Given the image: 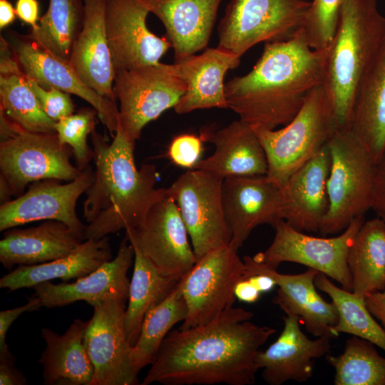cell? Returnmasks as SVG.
Masks as SVG:
<instances>
[{
  "instance_id": "cell-1",
  "label": "cell",
  "mask_w": 385,
  "mask_h": 385,
  "mask_svg": "<svg viewBox=\"0 0 385 385\" xmlns=\"http://www.w3.org/2000/svg\"><path fill=\"white\" fill-rule=\"evenodd\" d=\"M253 313L232 307L196 327L170 331L141 385H250L260 347L276 332L252 322Z\"/></svg>"
},
{
  "instance_id": "cell-2",
  "label": "cell",
  "mask_w": 385,
  "mask_h": 385,
  "mask_svg": "<svg viewBox=\"0 0 385 385\" xmlns=\"http://www.w3.org/2000/svg\"><path fill=\"white\" fill-rule=\"evenodd\" d=\"M327 53L312 48L302 29L286 41L266 43L253 68L225 83L228 108L253 128L285 125L323 85Z\"/></svg>"
},
{
  "instance_id": "cell-3",
  "label": "cell",
  "mask_w": 385,
  "mask_h": 385,
  "mask_svg": "<svg viewBox=\"0 0 385 385\" xmlns=\"http://www.w3.org/2000/svg\"><path fill=\"white\" fill-rule=\"evenodd\" d=\"M91 142L96 170L83 202V218L88 223L83 240L137 227L168 195V188L156 187L159 175L154 165L136 167L135 143L118 127L111 143L95 130Z\"/></svg>"
},
{
  "instance_id": "cell-4",
  "label": "cell",
  "mask_w": 385,
  "mask_h": 385,
  "mask_svg": "<svg viewBox=\"0 0 385 385\" xmlns=\"http://www.w3.org/2000/svg\"><path fill=\"white\" fill-rule=\"evenodd\" d=\"M384 43L377 0H344L323 83L339 129H349L359 88Z\"/></svg>"
},
{
  "instance_id": "cell-5",
  "label": "cell",
  "mask_w": 385,
  "mask_h": 385,
  "mask_svg": "<svg viewBox=\"0 0 385 385\" xmlns=\"http://www.w3.org/2000/svg\"><path fill=\"white\" fill-rule=\"evenodd\" d=\"M253 128L266 154L267 176L281 188L294 171L327 145L339 129L323 85L309 93L301 109L283 128Z\"/></svg>"
},
{
  "instance_id": "cell-6",
  "label": "cell",
  "mask_w": 385,
  "mask_h": 385,
  "mask_svg": "<svg viewBox=\"0 0 385 385\" xmlns=\"http://www.w3.org/2000/svg\"><path fill=\"white\" fill-rule=\"evenodd\" d=\"M331 165L327 180L329 209L319 232L344 231L356 217L371 210L376 163L349 129H339L327 143Z\"/></svg>"
},
{
  "instance_id": "cell-7",
  "label": "cell",
  "mask_w": 385,
  "mask_h": 385,
  "mask_svg": "<svg viewBox=\"0 0 385 385\" xmlns=\"http://www.w3.org/2000/svg\"><path fill=\"white\" fill-rule=\"evenodd\" d=\"M311 1L231 0L218 28V48L237 57L261 42L289 39L303 26Z\"/></svg>"
},
{
  "instance_id": "cell-8",
  "label": "cell",
  "mask_w": 385,
  "mask_h": 385,
  "mask_svg": "<svg viewBox=\"0 0 385 385\" xmlns=\"http://www.w3.org/2000/svg\"><path fill=\"white\" fill-rule=\"evenodd\" d=\"M185 89L173 64L159 62L116 71L113 92L119 103L118 127L135 143L144 126L174 108Z\"/></svg>"
},
{
  "instance_id": "cell-9",
  "label": "cell",
  "mask_w": 385,
  "mask_h": 385,
  "mask_svg": "<svg viewBox=\"0 0 385 385\" xmlns=\"http://www.w3.org/2000/svg\"><path fill=\"white\" fill-rule=\"evenodd\" d=\"M364 221V215L356 217L337 236L319 237L296 230L282 220L274 227L275 235L271 245L253 257L274 269L287 262L305 265L335 280L343 289L351 291L347 254Z\"/></svg>"
},
{
  "instance_id": "cell-10",
  "label": "cell",
  "mask_w": 385,
  "mask_h": 385,
  "mask_svg": "<svg viewBox=\"0 0 385 385\" xmlns=\"http://www.w3.org/2000/svg\"><path fill=\"white\" fill-rule=\"evenodd\" d=\"M238 249L230 242L207 252L183 277L188 311L180 329L209 322L233 307L235 286L245 274Z\"/></svg>"
},
{
  "instance_id": "cell-11",
  "label": "cell",
  "mask_w": 385,
  "mask_h": 385,
  "mask_svg": "<svg viewBox=\"0 0 385 385\" xmlns=\"http://www.w3.org/2000/svg\"><path fill=\"white\" fill-rule=\"evenodd\" d=\"M222 182L210 172L192 168L168 188L188 230L196 262L232 240L223 211Z\"/></svg>"
},
{
  "instance_id": "cell-12",
  "label": "cell",
  "mask_w": 385,
  "mask_h": 385,
  "mask_svg": "<svg viewBox=\"0 0 385 385\" xmlns=\"http://www.w3.org/2000/svg\"><path fill=\"white\" fill-rule=\"evenodd\" d=\"M71 150L56 133H32L19 128L0 142V170L13 195L29 184L46 179L71 181L82 172L70 161Z\"/></svg>"
},
{
  "instance_id": "cell-13",
  "label": "cell",
  "mask_w": 385,
  "mask_h": 385,
  "mask_svg": "<svg viewBox=\"0 0 385 385\" xmlns=\"http://www.w3.org/2000/svg\"><path fill=\"white\" fill-rule=\"evenodd\" d=\"M125 231L131 245L163 275L180 279L196 263L186 226L168 194L150 208L139 226Z\"/></svg>"
},
{
  "instance_id": "cell-14",
  "label": "cell",
  "mask_w": 385,
  "mask_h": 385,
  "mask_svg": "<svg viewBox=\"0 0 385 385\" xmlns=\"http://www.w3.org/2000/svg\"><path fill=\"white\" fill-rule=\"evenodd\" d=\"M94 179L90 165L74 180L46 179L33 183L28 190L0 207V231L40 220H57L83 240L86 226L78 217L76 204Z\"/></svg>"
},
{
  "instance_id": "cell-15",
  "label": "cell",
  "mask_w": 385,
  "mask_h": 385,
  "mask_svg": "<svg viewBox=\"0 0 385 385\" xmlns=\"http://www.w3.org/2000/svg\"><path fill=\"white\" fill-rule=\"evenodd\" d=\"M125 301L110 299L93 307L85 344L94 368L91 385H136L138 372L124 329Z\"/></svg>"
},
{
  "instance_id": "cell-16",
  "label": "cell",
  "mask_w": 385,
  "mask_h": 385,
  "mask_svg": "<svg viewBox=\"0 0 385 385\" xmlns=\"http://www.w3.org/2000/svg\"><path fill=\"white\" fill-rule=\"evenodd\" d=\"M149 13L138 0H106V28L115 71L158 63L172 48L170 41L148 29Z\"/></svg>"
},
{
  "instance_id": "cell-17",
  "label": "cell",
  "mask_w": 385,
  "mask_h": 385,
  "mask_svg": "<svg viewBox=\"0 0 385 385\" xmlns=\"http://www.w3.org/2000/svg\"><path fill=\"white\" fill-rule=\"evenodd\" d=\"M222 199L231 242L237 248L259 225L274 227L283 220L282 188L267 175L224 178Z\"/></svg>"
},
{
  "instance_id": "cell-18",
  "label": "cell",
  "mask_w": 385,
  "mask_h": 385,
  "mask_svg": "<svg viewBox=\"0 0 385 385\" xmlns=\"http://www.w3.org/2000/svg\"><path fill=\"white\" fill-rule=\"evenodd\" d=\"M245 279L249 276L264 274L271 277L279 287L273 299L286 315L299 318L305 329L319 337L332 334V328L337 324L339 314L335 304L329 302L317 292L314 279L318 271L308 268L305 272L287 274L279 272L253 257L245 256Z\"/></svg>"
},
{
  "instance_id": "cell-19",
  "label": "cell",
  "mask_w": 385,
  "mask_h": 385,
  "mask_svg": "<svg viewBox=\"0 0 385 385\" xmlns=\"http://www.w3.org/2000/svg\"><path fill=\"white\" fill-rule=\"evenodd\" d=\"M11 46L26 76L45 88L54 87L87 101L97 111L98 117L114 136L118 125L115 101L91 89L68 61L58 58L32 40L15 38Z\"/></svg>"
},
{
  "instance_id": "cell-20",
  "label": "cell",
  "mask_w": 385,
  "mask_h": 385,
  "mask_svg": "<svg viewBox=\"0 0 385 385\" xmlns=\"http://www.w3.org/2000/svg\"><path fill=\"white\" fill-rule=\"evenodd\" d=\"M134 258V249L125 237L115 257L90 274L72 283L44 282L36 285L33 295L48 309L85 301L94 307L110 299H128L130 281L127 277Z\"/></svg>"
},
{
  "instance_id": "cell-21",
  "label": "cell",
  "mask_w": 385,
  "mask_h": 385,
  "mask_svg": "<svg viewBox=\"0 0 385 385\" xmlns=\"http://www.w3.org/2000/svg\"><path fill=\"white\" fill-rule=\"evenodd\" d=\"M279 337L265 351L260 350L256 362L263 379L270 385L289 380L305 382L312 378L314 361L329 354L332 336L311 339L302 331L299 318L287 315Z\"/></svg>"
},
{
  "instance_id": "cell-22",
  "label": "cell",
  "mask_w": 385,
  "mask_h": 385,
  "mask_svg": "<svg viewBox=\"0 0 385 385\" xmlns=\"http://www.w3.org/2000/svg\"><path fill=\"white\" fill-rule=\"evenodd\" d=\"M328 145L294 171L282 187V219L299 231L319 232L329 209Z\"/></svg>"
},
{
  "instance_id": "cell-23",
  "label": "cell",
  "mask_w": 385,
  "mask_h": 385,
  "mask_svg": "<svg viewBox=\"0 0 385 385\" xmlns=\"http://www.w3.org/2000/svg\"><path fill=\"white\" fill-rule=\"evenodd\" d=\"M84 19L69 63L78 76L102 96L116 101L113 83L116 71L107 38L106 0H83Z\"/></svg>"
},
{
  "instance_id": "cell-24",
  "label": "cell",
  "mask_w": 385,
  "mask_h": 385,
  "mask_svg": "<svg viewBox=\"0 0 385 385\" xmlns=\"http://www.w3.org/2000/svg\"><path fill=\"white\" fill-rule=\"evenodd\" d=\"M240 61V57L218 47L175 61L174 71L186 86L175 111L184 114L198 109L227 108L224 77L229 70L237 67Z\"/></svg>"
},
{
  "instance_id": "cell-25",
  "label": "cell",
  "mask_w": 385,
  "mask_h": 385,
  "mask_svg": "<svg viewBox=\"0 0 385 385\" xmlns=\"http://www.w3.org/2000/svg\"><path fill=\"white\" fill-rule=\"evenodd\" d=\"M165 26L175 61L205 48L222 0H138Z\"/></svg>"
},
{
  "instance_id": "cell-26",
  "label": "cell",
  "mask_w": 385,
  "mask_h": 385,
  "mask_svg": "<svg viewBox=\"0 0 385 385\" xmlns=\"http://www.w3.org/2000/svg\"><path fill=\"white\" fill-rule=\"evenodd\" d=\"M207 136L215 150L211 155L200 160L195 169L210 172L223 179L267 175L265 150L249 124L239 119Z\"/></svg>"
},
{
  "instance_id": "cell-27",
  "label": "cell",
  "mask_w": 385,
  "mask_h": 385,
  "mask_svg": "<svg viewBox=\"0 0 385 385\" xmlns=\"http://www.w3.org/2000/svg\"><path fill=\"white\" fill-rule=\"evenodd\" d=\"M83 241L68 225L57 220L9 229L0 241V262L8 270L16 265L41 264L68 255Z\"/></svg>"
},
{
  "instance_id": "cell-28",
  "label": "cell",
  "mask_w": 385,
  "mask_h": 385,
  "mask_svg": "<svg viewBox=\"0 0 385 385\" xmlns=\"http://www.w3.org/2000/svg\"><path fill=\"white\" fill-rule=\"evenodd\" d=\"M89 320L76 319L63 334L48 328L41 334L46 342L38 363L46 385H91L94 368L85 344Z\"/></svg>"
},
{
  "instance_id": "cell-29",
  "label": "cell",
  "mask_w": 385,
  "mask_h": 385,
  "mask_svg": "<svg viewBox=\"0 0 385 385\" xmlns=\"http://www.w3.org/2000/svg\"><path fill=\"white\" fill-rule=\"evenodd\" d=\"M112 258L108 236L83 240L67 255L34 265H20L0 279V287L12 292L60 279H78L96 270Z\"/></svg>"
},
{
  "instance_id": "cell-30",
  "label": "cell",
  "mask_w": 385,
  "mask_h": 385,
  "mask_svg": "<svg viewBox=\"0 0 385 385\" xmlns=\"http://www.w3.org/2000/svg\"><path fill=\"white\" fill-rule=\"evenodd\" d=\"M9 43L1 37V111L24 130L56 133L55 121L43 111Z\"/></svg>"
},
{
  "instance_id": "cell-31",
  "label": "cell",
  "mask_w": 385,
  "mask_h": 385,
  "mask_svg": "<svg viewBox=\"0 0 385 385\" xmlns=\"http://www.w3.org/2000/svg\"><path fill=\"white\" fill-rule=\"evenodd\" d=\"M349 129L376 163L385 149V43L359 88Z\"/></svg>"
},
{
  "instance_id": "cell-32",
  "label": "cell",
  "mask_w": 385,
  "mask_h": 385,
  "mask_svg": "<svg viewBox=\"0 0 385 385\" xmlns=\"http://www.w3.org/2000/svg\"><path fill=\"white\" fill-rule=\"evenodd\" d=\"M354 294L365 295L385 289V221L376 217L365 220L347 254Z\"/></svg>"
},
{
  "instance_id": "cell-33",
  "label": "cell",
  "mask_w": 385,
  "mask_h": 385,
  "mask_svg": "<svg viewBox=\"0 0 385 385\" xmlns=\"http://www.w3.org/2000/svg\"><path fill=\"white\" fill-rule=\"evenodd\" d=\"M133 249L134 269L124 317L125 336L132 347L138 339L147 312L161 302L180 280L161 274L137 247Z\"/></svg>"
},
{
  "instance_id": "cell-34",
  "label": "cell",
  "mask_w": 385,
  "mask_h": 385,
  "mask_svg": "<svg viewBox=\"0 0 385 385\" xmlns=\"http://www.w3.org/2000/svg\"><path fill=\"white\" fill-rule=\"evenodd\" d=\"M181 278L171 292L145 314L138 339L131 349V361L137 372L151 364L165 338L187 316Z\"/></svg>"
},
{
  "instance_id": "cell-35",
  "label": "cell",
  "mask_w": 385,
  "mask_h": 385,
  "mask_svg": "<svg viewBox=\"0 0 385 385\" xmlns=\"http://www.w3.org/2000/svg\"><path fill=\"white\" fill-rule=\"evenodd\" d=\"M84 19L83 0H48L46 12L29 38L58 58L70 61Z\"/></svg>"
},
{
  "instance_id": "cell-36",
  "label": "cell",
  "mask_w": 385,
  "mask_h": 385,
  "mask_svg": "<svg viewBox=\"0 0 385 385\" xmlns=\"http://www.w3.org/2000/svg\"><path fill=\"white\" fill-rule=\"evenodd\" d=\"M314 283L330 297L337 309L339 319L332 330L334 337L349 334L370 341L385 351V331L369 312L364 297L337 286L321 272L315 277Z\"/></svg>"
},
{
  "instance_id": "cell-37",
  "label": "cell",
  "mask_w": 385,
  "mask_h": 385,
  "mask_svg": "<svg viewBox=\"0 0 385 385\" xmlns=\"http://www.w3.org/2000/svg\"><path fill=\"white\" fill-rule=\"evenodd\" d=\"M375 346L370 341L351 336L342 354H327V361L334 369V384L385 385V357Z\"/></svg>"
},
{
  "instance_id": "cell-38",
  "label": "cell",
  "mask_w": 385,
  "mask_h": 385,
  "mask_svg": "<svg viewBox=\"0 0 385 385\" xmlns=\"http://www.w3.org/2000/svg\"><path fill=\"white\" fill-rule=\"evenodd\" d=\"M98 112L83 108L55 122L54 128L59 141L72 149L76 166L83 170L93 158V151L88 145L87 138L94 131Z\"/></svg>"
},
{
  "instance_id": "cell-39",
  "label": "cell",
  "mask_w": 385,
  "mask_h": 385,
  "mask_svg": "<svg viewBox=\"0 0 385 385\" xmlns=\"http://www.w3.org/2000/svg\"><path fill=\"white\" fill-rule=\"evenodd\" d=\"M343 1L344 0L311 1L302 29L312 48H329L338 27Z\"/></svg>"
},
{
  "instance_id": "cell-40",
  "label": "cell",
  "mask_w": 385,
  "mask_h": 385,
  "mask_svg": "<svg viewBox=\"0 0 385 385\" xmlns=\"http://www.w3.org/2000/svg\"><path fill=\"white\" fill-rule=\"evenodd\" d=\"M27 78L43 111L51 120L57 122L73 113L74 104L69 93L54 87L45 88L28 76Z\"/></svg>"
},
{
  "instance_id": "cell-41",
  "label": "cell",
  "mask_w": 385,
  "mask_h": 385,
  "mask_svg": "<svg viewBox=\"0 0 385 385\" xmlns=\"http://www.w3.org/2000/svg\"><path fill=\"white\" fill-rule=\"evenodd\" d=\"M203 150L202 140L192 134L175 137L168 148V156L177 165L192 169L200 160Z\"/></svg>"
},
{
  "instance_id": "cell-42",
  "label": "cell",
  "mask_w": 385,
  "mask_h": 385,
  "mask_svg": "<svg viewBox=\"0 0 385 385\" xmlns=\"http://www.w3.org/2000/svg\"><path fill=\"white\" fill-rule=\"evenodd\" d=\"M42 307L38 297L32 295L28 298L26 304L0 312V361H15L6 344V334L14 321L22 314L34 312Z\"/></svg>"
},
{
  "instance_id": "cell-43",
  "label": "cell",
  "mask_w": 385,
  "mask_h": 385,
  "mask_svg": "<svg viewBox=\"0 0 385 385\" xmlns=\"http://www.w3.org/2000/svg\"><path fill=\"white\" fill-rule=\"evenodd\" d=\"M371 210L385 221V149L376 163Z\"/></svg>"
},
{
  "instance_id": "cell-44",
  "label": "cell",
  "mask_w": 385,
  "mask_h": 385,
  "mask_svg": "<svg viewBox=\"0 0 385 385\" xmlns=\"http://www.w3.org/2000/svg\"><path fill=\"white\" fill-rule=\"evenodd\" d=\"M15 9L21 21L29 24L31 29L37 28L40 19L37 0H16Z\"/></svg>"
},
{
  "instance_id": "cell-45",
  "label": "cell",
  "mask_w": 385,
  "mask_h": 385,
  "mask_svg": "<svg viewBox=\"0 0 385 385\" xmlns=\"http://www.w3.org/2000/svg\"><path fill=\"white\" fill-rule=\"evenodd\" d=\"M364 300L371 314L385 331V289L365 295Z\"/></svg>"
},
{
  "instance_id": "cell-46",
  "label": "cell",
  "mask_w": 385,
  "mask_h": 385,
  "mask_svg": "<svg viewBox=\"0 0 385 385\" xmlns=\"http://www.w3.org/2000/svg\"><path fill=\"white\" fill-rule=\"evenodd\" d=\"M14 361H0L1 385H24L27 380L24 374L16 368Z\"/></svg>"
},
{
  "instance_id": "cell-47",
  "label": "cell",
  "mask_w": 385,
  "mask_h": 385,
  "mask_svg": "<svg viewBox=\"0 0 385 385\" xmlns=\"http://www.w3.org/2000/svg\"><path fill=\"white\" fill-rule=\"evenodd\" d=\"M261 292L248 279H243L237 282L235 288L236 299L246 303H254L258 300Z\"/></svg>"
},
{
  "instance_id": "cell-48",
  "label": "cell",
  "mask_w": 385,
  "mask_h": 385,
  "mask_svg": "<svg viewBox=\"0 0 385 385\" xmlns=\"http://www.w3.org/2000/svg\"><path fill=\"white\" fill-rule=\"evenodd\" d=\"M16 9L9 0H0V29H2L16 19Z\"/></svg>"
},
{
  "instance_id": "cell-49",
  "label": "cell",
  "mask_w": 385,
  "mask_h": 385,
  "mask_svg": "<svg viewBox=\"0 0 385 385\" xmlns=\"http://www.w3.org/2000/svg\"><path fill=\"white\" fill-rule=\"evenodd\" d=\"M247 279H248L261 293L270 292L275 286H277L276 282L271 277L264 274H253L249 276Z\"/></svg>"
},
{
  "instance_id": "cell-50",
  "label": "cell",
  "mask_w": 385,
  "mask_h": 385,
  "mask_svg": "<svg viewBox=\"0 0 385 385\" xmlns=\"http://www.w3.org/2000/svg\"><path fill=\"white\" fill-rule=\"evenodd\" d=\"M0 197L1 202L4 203L11 199V196L13 195L12 191L7 183L6 180L0 175Z\"/></svg>"
}]
</instances>
